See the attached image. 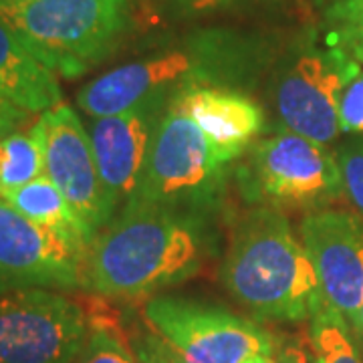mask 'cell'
I'll return each instance as SVG.
<instances>
[{
    "instance_id": "6da1fadb",
    "label": "cell",
    "mask_w": 363,
    "mask_h": 363,
    "mask_svg": "<svg viewBox=\"0 0 363 363\" xmlns=\"http://www.w3.org/2000/svg\"><path fill=\"white\" fill-rule=\"evenodd\" d=\"M200 264L196 216L128 202L93 238L81 289L101 297H142L194 277Z\"/></svg>"
},
{
    "instance_id": "7a4b0ae2",
    "label": "cell",
    "mask_w": 363,
    "mask_h": 363,
    "mask_svg": "<svg viewBox=\"0 0 363 363\" xmlns=\"http://www.w3.org/2000/svg\"><path fill=\"white\" fill-rule=\"evenodd\" d=\"M220 277L228 293L262 319L311 321L325 307L305 245L277 208H255L236 224Z\"/></svg>"
},
{
    "instance_id": "3957f363",
    "label": "cell",
    "mask_w": 363,
    "mask_h": 363,
    "mask_svg": "<svg viewBox=\"0 0 363 363\" xmlns=\"http://www.w3.org/2000/svg\"><path fill=\"white\" fill-rule=\"evenodd\" d=\"M135 0H26L0 18L57 77L77 79L104 63L128 33Z\"/></svg>"
},
{
    "instance_id": "277c9868",
    "label": "cell",
    "mask_w": 363,
    "mask_h": 363,
    "mask_svg": "<svg viewBox=\"0 0 363 363\" xmlns=\"http://www.w3.org/2000/svg\"><path fill=\"white\" fill-rule=\"evenodd\" d=\"M226 168L194 119L172 99L154 131L142 180L130 202L196 216V210L216 202Z\"/></svg>"
},
{
    "instance_id": "5b68a950",
    "label": "cell",
    "mask_w": 363,
    "mask_h": 363,
    "mask_svg": "<svg viewBox=\"0 0 363 363\" xmlns=\"http://www.w3.org/2000/svg\"><path fill=\"white\" fill-rule=\"evenodd\" d=\"M242 196L267 208L323 210L343 194L337 157L327 145L283 130L257 140L238 168Z\"/></svg>"
},
{
    "instance_id": "8992f818",
    "label": "cell",
    "mask_w": 363,
    "mask_h": 363,
    "mask_svg": "<svg viewBox=\"0 0 363 363\" xmlns=\"http://www.w3.org/2000/svg\"><path fill=\"white\" fill-rule=\"evenodd\" d=\"M145 323L184 363H247L272 353V337L240 315L184 297H156Z\"/></svg>"
},
{
    "instance_id": "52a82bcc",
    "label": "cell",
    "mask_w": 363,
    "mask_h": 363,
    "mask_svg": "<svg viewBox=\"0 0 363 363\" xmlns=\"http://www.w3.org/2000/svg\"><path fill=\"white\" fill-rule=\"evenodd\" d=\"M91 323L77 301L52 289L0 293V362L77 363Z\"/></svg>"
},
{
    "instance_id": "ba28073f",
    "label": "cell",
    "mask_w": 363,
    "mask_h": 363,
    "mask_svg": "<svg viewBox=\"0 0 363 363\" xmlns=\"http://www.w3.org/2000/svg\"><path fill=\"white\" fill-rule=\"evenodd\" d=\"M362 71L350 55L329 45L297 57L279 77L274 105L285 130L329 145L339 138V101Z\"/></svg>"
},
{
    "instance_id": "9c48e42d",
    "label": "cell",
    "mask_w": 363,
    "mask_h": 363,
    "mask_svg": "<svg viewBox=\"0 0 363 363\" xmlns=\"http://www.w3.org/2000/svg\"><path fill=\"white\" fill-rule=\"evenodd\" d=\"M33 130L37 131L43 147L45 174L95 238L116 214L109 208L99 178L89 130L65 101L40 113Z\"/></svg>"
},
{
    "instance_id": "30bf717a",
    "label": "cell",
    "mask_w": 363,
    "mask_h": 363,
    "mask_svg": "<svg viewBox=\"0 0 363 363\" xmlns=\"http://www.w3.org/2000/svg\"><path fill=\"white\" fill-rule=\"evenodd\" d=\"M186 51H168L116 67L77 91V107L87 116L109 117L125 113L147 101L169 104L178 93L212 85L214 69Z\"/></svg>"
},
{
    "instance_id": "8fae6325",
    "label": "cell",
    "mask_w": 363,
    "mask_h": 363,
    "mask_svg": "<svg viewBox=\"0 0 363 363\" xmlns=\"http://www.w3.org/2000/svg\"><path fill=\"white\" fill-rule=\"evenodd\" d=\"M301 242L311 259L327 307L359 331L363 305V216L315 210L301 224Z\"/></svg>"
},
{
    "instance_id": "7c38bea8",
    "label": "cell",
    "mask_w": 363,
    "mask_h": 363,
    "mask_svg": "<svg viewBox=\"0 0 363 363\" xmlns=\"http://www.w3.org/2000/svg\"><path fill=\"white\" fill-rule=\"evenodd\" d=\"M85 255V248L28 220L0 198V293L81 289Z\"/></svg>"
},
{
    "instance_id": "4fadbf2b",
    "label": "cell",
    "mask_w": 363,
    "mask_h": 363,
    "mask_svg": "<svg viewBox=\"0 0 363 363\" xmlns=\"http://www.w3.org/2000/svg\"><path fill=\"white\" fill-rule=\"evenodd\" d=\"M168 105L147 101L119 116L93 119L91 147L113 214L135 194L154 131Z\"/></svg>"
},
{
    "instance_id": "5bb4252c",
    "label": "cell",
    "mask_w": 363,
    "mask_h": 363,
    "mask_svg": "<svg viewBox=\"0 0 363 363\" xmlns=\"http://www.w3.org/2000/svg\"><path fill=\"white\" fill-rule=\"evenodd\" d=\"M174 101L192 117L224 166L245 156L264 130V113L255 99L220 85L182 91Z\"/></svg>"
},
{
    "instance_id": "9a60e30c",
    "label": "cell",
    "mask_w": 363,
    "mask_h": 363,
    "mask_svg": "<svg viewBox=\"0 0 363 363\" xmlns=\"http://www.w3.org/2000/svg\"><path fill=\"white\" fill-rule=\"evenodd\" d=\"M0 95L30 113L63 104L59 79L0 18Z\"/></svg>"
},
{
    "instance_id": "2e32d148",
    "label": "cell",
    "mask_w": 363,
    "mask_h": 363,
    "mask_svg": "<svg viewBox=\"0 0 363 363\" xmlns=\"http://www.w3.org/2000/svg\"><path fill=\"white\" fill-rule=\"evenodd\" d=\"M4 200L28 220L89 250L93 236L47 174L6 194Z\"/></svg>"
},
{
    "instance_id": "e0dca14e",
    "label": "cell",
    "mask_w": 363,
    "mask_h": 363,
    "mask_svg": "<svg viewBox=\"0 0 363 363\" xmlns=\"http://www.w3.org/2000/svg\"><path fill=\"white\" fill-rule=\"evenodd\" d=\"M40 176H45V157L33 125L0 138V198Z\"/></svg>"
},
{
    "instance_id": "ac0fdd59",
    "label": "cell",
    "mask_w": 363,
    "mask_h": 363,
    "mask_svg": "<svg viewBox=\"0 0 363 363\" xmlns=\"http://www.w3.org/2000/svg\"><path fill=\"white\" fill-rule=\"evenodd\" d=\"M311 343L317 363H363L347 321L327 305L311 319Z\"/></svg>"
},
{
    "instance_id": "d6986e66",
    "label": "cell",
    "mask_w": 363,
    "mask_h": 363,
    "mask_svg": "<svg viewBox=\"0 0 363 363\" xmlns=\"http://www.w3.org/2000/svg\"><path fill=\"white\" fill-rule=\"evenodd\" d=\"M329 45L363 65V0H337L329 13Z\"/></svg>"
},
{
    "instance_id": "ffe728a7",
    "label": "cell",
    "mask_w": 363,
    "mask_h": 363,
    "mask_svg": "<svg viewBox=\"0 0 363 363\" xmlns=\"http://www.w3.org/2000/svg\"><path fill=\"white\" fill-rule=\"evenodd\" d=\"M77 363H138V359L116 329L105 325H91L89 337Z\"/></svg>"
},
{
    "instance_id": "44dd1931",
    "label": "cell",
    "mask_w": 363,
    "mask_h": 363,
    "mask_svg": "<svg viewBox=\"0 0 363 363\" xmlns=\"http://www.w3.org/2000/svg\"><path fill=\"white\" fill-rule=\"evenodd\" d=\"M343 194L363 216V138H353L337 150Z\"/></svg>"
},
{
    "instance_id": "7402d4cb",
    "label": "cell",
    "mask_w": 363,
    "mask_h": 363,
    "mask_svg": "<svg viewBox=\"0 0 363 363\" xmlns=\"http://www.w3.org/2000/svg\"><path fill=\"white\" fill-rule=\"evenodd\" d=\"M339 125L343 133L363 138V69L351 79L339 101Z\"/></svg>"
},
{
    "instance_id": "603a6c76",
    "label": "cell",
    "mask_w": 363,
    "mask_h": 363,
    "mask_svg": "<svg viewBox=\"0 0 363 363\" xmlns=\"http://www.w3.org/2000/svg\"><path fill=\"white\" fill-rule=\"evenodd\" d=\"M135 357L138 363H184L156 333L143 335L135 343Z\"/></svg>"
},
{
    "instance_id": "cb8c5ba5",
    "label": "cell",
    "mask_w": 363,
    "mask_h": 363,
    "mask_svg": "<svg viewBox=\"0 0 363 363\" xmlns=\"http://www.w3.org/2000/svg\"><path fill=\"white\" fill-rule=\"evenodd\" d=\"M33 116L35 113H30V111H26L23 107L14 105L13 101H9L6 97L0 95V138L23 130L25 125L30 123V117Z\"/></svg>"
},
{
    "instance_id": "d4e9b609",
    "label": "cell",
    "mask_w": 363,
    "mask_h": 363,
    "mask_svg": "<svg viewBox=\"0 0 363 363\" xmlns=\"http://www.w3.org/2000/svg\"><path fill=\"white\" fill-rule=\"evenodd\" d=\"M180 2L186 9L200 13V11H212V9H216V6H222V4H226L228 0H180Z\"/></svg>"
},
{
    "instance_id": "484cf974",
    "label": "cell",
    "mask_w": 363,
    "mask_h": 363,
    "mask_svg": "<svg viewBox=\"0 0 363 363\" xmlns=\"http://www.w3.org/2000/svg\"><path fill=\"white\" fill-rule=\"evenodd\" d=\"M247 363H281V362H277V359L272 357V353H264V355H257V357L248 359Z\"/></svg>"
},
{
    "instance_id": "4316f807",
    "label": "cell",
    "mask_w": 363,
    "mask_h": 363,
    "mask_svg": "<svg viewBox=\"0 0 363 363\" xmlns=\"http://www.w3.org/2000/svg\"><path fill=\"white\" fill-rule=\"evenodd\" d=\"M21 2H26V0H0V9H2V6H13V4H21Z\"/></svg>"
},
{
    "instance_id": "83f0119b",
    "label": "cell",
    "mask_w": 363,
    "mask_h": 363,
    "mask_svg": "<svg viewBox=\"0 0 363 363\" xmlns=\"http://www.w3.org/2000/svg\"><path fill=\"white\" fill-rule=\"evenodd\" d=\"M359 331L363 333V305H362V317H359Z\"/></svg>"
},
{
    "instance_id": "f1b7e54d",
    "label": "cell",
    "mask_w": 363,
    "mask_h": 363,
    "mask_svg": "<svg viewBox=\"0 0 363 363\" xmlns=\"http://www.w3.org/2000/svg\"><path fill=\"white\" fill-rule=\"evenodd\" d=\"M0 363H4V362H0Z\"/></svg>"
},
{
    "instance_id": "f546056e",
    "label": "cell",
    "mask_w": 363,
    "mask_h": 363,
    "mask_svg": "<svg viewBox=\"0 0 363 363\" xmlns=\"http://www.w3.org/2000/svg\"><path fill=\"white\" fill-rule=\"evenodd\" d=\"M135 359H138V357H135Z\"/></svg>"
}]
</instances>
